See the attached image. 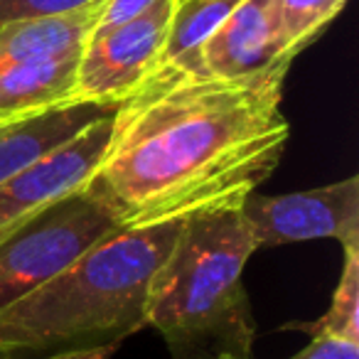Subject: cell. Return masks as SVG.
<instances>
[{"mask_svg": "<svg viewBox=\"0 0 359 359\" xmlns=\"http://www.w3.org/2000/svg\"><path fill=\"white\" fill-rule=\"evenodd\" d=\"M276 69L251 79L158 65L118 106L89 190L121 226L239 210L273 175L290 126Z\"/></svg>", "mask_w": 359, "mask_h": 359, "instance_id": "1", "label": "cell"}, {"mask_svg": "<svg viewBox=\"0 0 359 359\" xmlns=\"http://www.w3.org/2000/svg\"><path fill=\"white\" fill-rule=\"evenodd\" d=\"M182 222L118 226L47 283L0 310V359L121 347L145 327L150 283Z\"/></svg>", "mask_w": 359, "mask_h": 359, "instance_id": "2", "label": "cell"}, {"mask_svg": "<svg viewBox=\"0 0 359 359\" xmlns=\"http://www.w3.org/2000/svg\"><path fill=\"white\" fill-rule=\"evenodd\" d=\"M256 244L239 210L200 212L182 222L148 290L145 327L172 359H251L256 320L244 269Z\"/></svg>", "mask_w": 359, "mask_h": 359, "instance_id": "3", "label": "cell"}, {"mask_svg": "<svg viewBox=\"0 0 359 359\" xmlns=\"http://www.w3.org/2000/svg\"><path fill=\"white\" fill-rule=\"evenodd\" d=\"M118 226L89 187L13 226L0 236V310L47 283Z\"/></svg>", "mask_w": 359, "mask_h": 359, "instance_id": "4", "label": "cell"}, {"mask_svg": "<svg viewBox=\"0 0 359 359\" xmlns=\"http://www.w3.org/2000/svg\"><path fill=\"white\" fill-rule=\"evenodd\" d=\"M177 0L158 6L121 25L91 30L76 67V101L118 106L160 65Z\"/></svg>", "mask_w": 359, "mask_h": 359, "instance_id": "5", "label": "cell"}, {"mask_svg": "<svg viewBox=\"0 0 359 359\" xmlns=\"http://www.w3.org/2000/svg\"><path fill=\"white\" fill-rule=\"evenodd\" d=\"M256 249L334 239L359 249V177L288 195H249L239 207Z\"/></svg>", "mask_w": 359, "mask_h": 359, "instance_id": "6", "label": "cell"}, {"mask_svg": "<svg viewBox=\"0 0 359 359\" xmlns=\"http://www.w3.org/2000/svg\"><path fill=\"white\" fill-rule=\"evenodd\" d=\"M114 114L96 118L74 138L0 182V236L47 205L89 185L109 143Z\"/></svg>", "mask_w": 359, "mask_h": 359, "instance_id": "7", "label": "cell"}, {"mask_svg": "<svg viewBox=\"0 0 359 359\" xmlns=\"http://www.w3.org/2000/svg\"><path fill=\"white\" fill-rule=\"evenodd\" d=\"M293 60L283 42L278 0H241L200 52L202 72L219 79L288 69Z\"/></svg>", "mask_w": 359, "mask_h": 359, "instance_id": "8", "label": "cell"}, {"mask_svg": "<svg viewBox=\"0 0 359 359\" xmlns=\"http://www.w3.org/2000/svg\"><path fill=\"white\" fill-rule=\"evenodd\" d=\"M111 111H116V106L72 101L25 118L0 121V182L74 138L79 130Z\"/></svg>", "mask_w": 359, "mask_h": 359, "instance_id": "9", "label": "cell"}, {"mask_svg": "<svg viewBox=\"0 0 359 359\" xmlns=\"http://www.w3.org/2000/svg\"><path fill=\"white\" fill-rule=\"evenodd\" d=\"M79 52L0 67V121L25 118L62 104H72Z\"/></svg>", "mask_w": 359, "mask_h": 359, "instance_id": "10", "label": "cell"}, {"mask_svg": "<svg viewBox=\"0 0 359 359\" xmlns=\"http://www.w3.org/2000/svg\"><path fill=\"white\" fill-rule=\"evenodd\" d=\"M101 3L104 0H91L89 6L76 8V11L32 18V20L3 27L0 30V67L79 52L99 20Z\"/></svg>", "mask_w": 359, "mask_h": 359, "instance_id": "11", "label": "cell"}, {"mask_svg": "<svg viewBox=\"0 0 359 359\" xmlns=\"http://www.w3.org/2000/svg\"><path fill=\"white\" fill-rule=\"evenodd\" d=\"M241 0H177L160 65L202 72L200 52Z\"/></svg>", "mask_w": 359, "mask_h": 359, "instance_id": "12", "label": "cell"}, {"mask_svg": "<svg viewBox=\"0 0 359 359\" xmlns=\"http://www.w3.org/2000/svg\"><path fill=\"white\" fill-rule=\"evenodd\" d=\"M344 264L339 280L334 285L330 308L315 323H293L288 330H303L310 339H339L359 344V249H342Z\"/></svg>", "mask_w": 359, "mask_h": 359, "instance_id": "13", "label": "cell"}, {"mask_svg": "<svg viewBox=\"0 0 359 359\" xmlns=\"http://www.w3.org/2000/svg\"><path fill=\"white\" fill-rule=\"evenodd\" d=\"M347 0H278L280 30L288 55L310 45L344 8Z\"/></svg>", "mask_w": 359, "mask_h": 359, "instance_id": "14", "label": "cell"}, {"mask_svg": "<svg viewBox=\"0 0 359 359\" xmlns=\"http://www.w3.org/2000/svg\"><path fill=\"white\" fill-rule=\"evenodd\" d=\"M89 3L91 0H0V30L13 22L69 13L89 6Z\"/></svg>", "mask_w": 359, "mask_h": 359, "instance_id": "15", "label": "cell"}, {"mask_svg": "<svg viewBox=\"0 0 359 359\" xmlns=\"http://www.w3.org/2000/svg\"><path fill=\"white\" fill-rule=\"evenodd\" d=\"M158 3L160 0H104L94 30H99V27L121 25V22H126V20H130V18L140 15V13L150 11V8L158 6Z\"/></svg>", "mask_w": 359, "mask_h": 359, "instance_id": "16", "label": "cell"}, {"mask_svg": "<svg viewBox=\"0 0 359 359\" xmlns=\"http://www.w3.org/2000/svg\"><path fill=\"white\" fill-rule=\"evenodd\" d=\"M288 359H359V344L318 337Z\"/></svg>", "mask_w": 359, "mask_h": 359, "instance_id": "17", "label": "cell"}, {"mask_svg": "<svg viewBox=\"0 0 359 359\" xmlns=\"http://www.w3.org/2000/svg\"><path fill=\"white\" fill-rule=\"evenodd\" d=\"M118 347H96V349H84V352H67V354H55V357L45 359H114Z\"/></svg>", "mask_w": 359, "mask_h": 359, "instance_id": "18", "label": "cell"}, {"mask_svg": "<svg viewBox=\"0 0 359 359\" xmlns=\"http://www.w3.org/2000/svg\"><path fill=\"white\" fill-rule=\"evenodd\" d=\"M251 359H254V357H251Z\"/></svg>", "mask_w": 359, "mask_h": 359, "instance_id": "19", "label": "cell"}]
</instances>
